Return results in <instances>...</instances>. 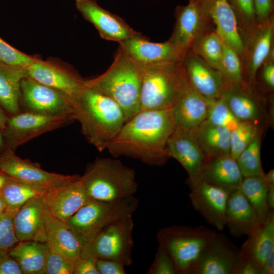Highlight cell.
<instances>
[{
  "instance_id": "cell-1",
  "label": "cell",
  "mask_w": 274,
  "mask_h": 274,
  "mask_svg": "<svg viewBox=\"0 0 274 274\" xmlns=\"http://www.w3.org/2000/svg\"><path fill=\"white\" fill-rule=\"evenodd\" d=\"M175 128L172 108L140 111L125 122L106 150L114 158L126 156L162 166L170 158L167 143Z\"/></svg>"
},
{
  "instance_id": "cell-2",
  "label": "cell",
  "mask_w": 274,
  "mask_h": 274,
  "mask_svg": "<svg viewBox=\"0 0 274 274\" xmlns=\"http://www.w3.org/2000/svg\"><path fill=\"white\" fill-rule=\"evenodd\" d=\"M72 102L75 120L80 123L86 139L99 152L106 150L126 122L121 108L84 83Z\"/></svg>"
},
{
  "instance_id": "cell-3",
  "label": "cell",
  "mask_w": 274,
  "mask_h": 274,
  "mask_svg": "<svg viewBox=\"0 0 274 274\" xmlns=\"http://www.w3.org/2000/svg\"><path fill=\"white\" fill-rule=\"evenodd\" d=\"M144 65L135 61L120 47L103 74L84 85L109 96L122 109L126 121L140 111V95Z\"/></svg>"
},
{
  "instance_id": "cell-4",
  "label": "cell",
  "mask_w": 274,
  "mask_h": 274,
  "mask_svg": "<svg viewBox=\"0 0 274 274\" xmlns=\"http://www.w3.org/2000/svg\"><path fill=\"white\" fill-rule=\"evenodd\" d=\"M80 180L91 199L102 201L132 196L138 187L134 169L109 157L97 158L88 164Z\"/></svg>"
},
{
  "instance_id": "cell-5",
  "label": "cell",
  "mask_w": 274,
  "mask_h": 274,
  "mask_svg": "<svg viewBox=\"0 0 274 274\" xmlns=\"http://www.w3.org/2000/svg\"><path fill=\"white\" fill-rule=\"evenodd\" d=\"M188 85L182 61L144 66L140 111L171 108Z\"/></svg>"
},
{
  "instance_id": "cell-6",
  "label": "cell",
  "mask_w": 274,
  "mask_h": 274,
  "mask_svg": "<svg viewBox=\"0 0 274 274\" xmlns=\"http://www.w3.org/2000/svg\"><path fill=\"white\" fill-rule=\"evenodd\" d=\"M217 232L204 226L173 225L157 233L159 245L172 258L178 274H192L198 259Z\"/></svg>"
},
{
  "instance_id": "cell-7",
  "label": "cell",
  "mask_w": 274,
  "mask_h": 274,
  "mask_svg": "<svg viewBox=\"0 0 274 274\" xmlns=\"http://www.w3.org/2000/svg\"><path fill=\"white\" fill-rule=\"evenodd\" d=\"M138 205L139 200L133 195L114 201L91 199L65 222L83 245L110 224L132 215Z\"/></svg>"
},
{
  "instance_id": "cell-8",
  "label": "cell",
  "mask_w": 274,
  "mask_h": 274,
  "mask_svg": "<svg viewBox=\"0 0 274 274\" xmlns=\"http://www.w3.org/2000/svg\"><path fill=\"white\" fill-rule=\"evenodd\" d=\"M132 216H124L110 224L83 246L96 259L116 261L125 266L130 265L134 244Z\"/></svg>"
},
{
  "instance_id": "cell-9",
  "label": "cell",
  "mask_w": 274,
  "mask_h": 274,
  "mask_svg": "<svg viewBox=\"0 0 274 274\" xmlns=\"http://www.w3.org/2000/svg\"><path fill=\"white\" fill-rule=\"evenodd\" d=\"M74 115L53 116L26 111L9 116L2 132L7 149H16L45 133L63 127L75 121Z\"/></svg>"
},
{
  "instance_id": "cell-10",
  "label": "cell",
  "mask_w": 274,
  "mask_h": 274,
  "mask_svg": "<svg viewBox=\"0 0 274 274\" xmlns=\"http://www.w3.org/2000/svg\"><path fill=\"white\" fill-rule=\"evenodd\" d=\"M0 170L14 180L44 189L64 185L80 178L77 175L47 172L38 163L22 159L8 149L0 154Z\"/></svg>"
},
{
  "instance_id": "cell-11",
  "label": "cell",
  "mask_w": 274,
  "mask_h": 274,
  "mask_svg": "<svg viewBox=\"0 0 274 274\" xmlns=\"http://www.w3.org/2000/svg\"><path fill=\"white\" fill-rule=\"evenodd\" d=\"M21 91L26 111L53 116L74 115L70 97L28 76L21 81Z\"/></svg>"
},
{
  "instance_id": "cell-12",
  "label": "cell",
  "mask_w": 274,
  "mask_h": 274,
  "mask_svg": "<svg viewBox=\"0 0 274 274\" xmlns=\"http://www.w3.org/2000/svg\"><path fill=\"white\" fill-rule=\"evenodd\" d=\"M176 22L168 41L186 52L193 43L212 29V22L201 2H189L175 10Z\"/></svg>"
},
{
  "instance_id": "cell-13",
  "label": "cell",
  "mask_w": 274,
  "mask_h": 274,
  "mask_svg": "<svg viewBox=\"0 0 274 274\" xmlns=\"http://www.w3.org/2000/svg\"><path fill=\"white\" fill-rule=\"evenodd\" d=\"M168 155L177 160L188 175L189 187L201 181L208 158L204 155L190 131L176 127L167 143Z\"/></svg>"
},
{
  "instance_id": "cell-14",
  "label": "cell",
  "mask_w": 274,
  "mask_h": 274,
  "mask_svg": "<svg viewBox=\"0 0 274 274\" xmlns=\"http://www.w3.org/2000/svg\"><path fill=\"white\" fill-rule=\"evenodd\" d=\"M119 44L130 58L144 66L181 62L187 52L168 40L152 42L141 33Z\"/></svg>"
},
{
  "instance_id": "cell-15",
  "label": "cell",
  "mask_w": 274,
  "mask_h": 274,
  "mask_svg": "<svg viewBox=\"0 0 274 274\" xmlns=\"http://www.w3.org/2000/svg\"><path fill=\"white\" fill-rule=\"evenodd\" d=\"M76 7L101 38L119 43L140 35L122 18L99 6L95 0H75Z\"/></svg>"
},
{
  "instance_id": "cell-16",
  "label": "cell",
  "mask_w": 274,
  "mask_h": 274,
  "mask_svg": "<svg viewBox=\"0 0 274 274\" xmlns=\"http://www.w3.org/2000/svg\"><path fill=\"white\" fill-rule=\"evenodd\" d=\"M189 199L194 209L211 225L219 231L226 226V208L229 194L201 181L190 187Z\"/></svg>"
},
{
  "instance_id": "cell-17",
  "label": "cell",
  "mask_w": 274,
  "mask_h": 274,
  "mask_svg": "<svg viewBox=\"0 0 274 274\" xmlns=\"http://www.w3.org/2000/svg\"><path fill=\"white\" fill-rule=\"evenodd\" d=\"M182 66L189 84L208 99L221 96L225 82L221 73L191 50L186 53Z\"/></svg>"
},
{
  "instance_id": "cell-18",
  "label": "cell",
  "mask_w": 274,
  "mask_h": 274,
  "mask_svg": "<svg viewBox=\"0 0 274 274\" xmlns=\"http://www.w3.org/2000/svg\"><path fill=\"white\" fill-rule=\"evenodd\" d=\"M239 250L225 235L217 233L202 253L192 274H233Z\"/></svg>"
},
{
  "instance_id": "cell-19",
  "label": "cell",
  "mask_w": 274,
  "mask_h": 274,
  "mask_svg": "<svg viewBox=\"0 0 274 274\" xmlns=\"http://www.w3.org/2000/svg\"><path fill=\"white\" fill-rule=\"evenodd\" d=\"M202 3L223 43L235 50L243 59L246 44L235 12L228 0H203Z\"/></svg>"
},
{
  "instance_id": "cell-20",
  "label": "cell",
  "mask_w": 274,
  "mask_h": 274,
  "mask_svg": "<svg viewBox=\"0 0 274 274\" xmlns=\"http://www.w3.org/2000/svg\"><path fill=\"white\" fill-rule=\"evenodd\" d=\"M42 197L49 212L64 222L91 199L80 178L65 185L47 189Z\"/></svg>"
},
{
  "instance_id": "cell-21",
  "label": "cell",
  "mask_w": 274,
  "mask_h": 274,
  "mask_svg": "<svg viewBox=\"0 0 274 274\" xmlns=\"http://www.w3.org/2000/svg\"><path fill=\"white\" fill-rule=\"evenodd\" d=\"M221 97L239 121L260 124L264 117L261 101L253 92L252 86L246 83H225Z\"/></svg>"
},
{
  "instance_id": "cell-22",
  "label": "cell",
  "mask_w": 274,
  "mask_h": 274,
  "mask_svg": "<svg viewBox=\"0 0 274 274\" xmlns=\"http://www.w3.org/2000/svg\"><path fill=\"white\" fill-rule=\"evenodd\" d=\"M273 35L274 22L271 17L258 24L248 41V47H246L244 56V58H247L244 81L250 86L255 82L257 73L260 67L271 55Z\"/></svg>"
},
{
  "instance_id": "cell-23",
  "label": "cell",
  "mask_w": 274,
  "mask_h": 274,
  "mask_svg": "<svg viewBox=\"0 0 274 274\" xmlns=\"http://www.w3.org/2000/svg\"><path fill=\"white\" fill-rule=\"evenodd\" d=\"M43 207L42 196H37L26 201L15 214L13 224L19 241L46 242Z\"/></svg>"
},
{
  "instance_id": "cell-24",
  "label": "cell",
  "mask_w": 274,
  "mask_h": 274,
  "mask_svg": "<svg viewBox=\"0 0 274 274\" xmlns=\"http://www.w3.org/2000/svg\"><path fill=\"white\" fill-rule=\"evenodd\" d=\"M226 214V226L234 237L248 235L264 221L239 189L229 195Z\"/></svg>"
},
{
  "instance_id": "cell-25",
  "label": "cell",
  "mask_w": 274,
  "mask_h": 274,
  "mask_svg": "<svg viewBox=\"0 0 274 274\" xmlns=\"http://www.w3.org/2000/svg\"><path fill=\"white\" fill-rule=\"evenodd\" d=\"M247 236L239 250V257L253 262L261 268L274 252L273 210H270L264 221Z\"/></svg>"
},
{
  "instance_id": "cell-26",
  "label": "cell",
  "mask_w": 274,
  "mask_h": 274,
  "mask_svg": "<svg viewBox=\"0 0 274 274\" xmlns=\"http://www.w3.org/2000/svg\"><path fill=\"white\" fill-rule=\"evenodd\" d=\"M208 99L189 84L172 107L176 127L191 131L207 119Z\"/></svg>"
},
{
  "instance_id": "cell-27",
  "label": "cell",
  "mask_w": 274,
  "mask_h": 274,
  "mask_svg": "<svg viewBox=\"0 0 274 274\" xmlns=\"http://www.w3.org/2000/svg\"><path fill=\"white\" fill-rule=\"evenodd\" d=\"M43 217L46 244L52 251L74 259L80 255L83 244L67 223L52 215L44 203Z\"/></svg>"
},
{
  "instance_id": "cell-28",
  "label": "cell",
  "mask_w": 274,
  "mask_h": 274,
  "mask_svg": "<svg viewBox=\"0 0 274 274\" xmlns=\"http://www.w3.org/2000/svg\"><path fill=\"white\" fill-rule=\"evenodd\" d=\"M243 178L236 160L229 155L208 158L201 181L223 190L229 195L239 189Z\"/></svg>"
},
{
  "instance_id": "cell-29",
  "label": "cell",
  "mask_w": 274,
  "mask_h": 274,
  "mask_svg": "<svg viewBox=\"0 0 274 274\" xmlns=\"http://www.w3.org/2000/svg\"><path fill=\"white\" fill-rule=\"evenodd\" d=\"M28 76L37 82L58 90L72 99L84 86V81L73 74L37 60L27 67Z\"/></svg>"
},
{
  "instance_id": "cell-30",
  "label": "cell",
  "mask_w": 274,
  "mask_h": 274,
  "mask_svg": "<svg viewBox=\"0 0 274 274\" xmlns=\"http://www.w3.org/2000/svg\"><path fill=\"white\" fill-rule=\"evenodd\" d=\"M27 76V68L0 62V105L8 116L21 112V82Z\"/></svg>"
},
{
  "instance_id": "cell-31",
  "label": "cell",
  "mask_w": 274,
  "mask_h": 274,
  "mask_svg": "<svg viewBox=\"0 0 274 274\" xmlns=\"http://www.w3.org/2000/svg\"><path fill=\"white\" fill-rule=\"evenodd\" d=\"M230 131L206 120L190 131L204 155L211 158L230 155Z\"/></svg>"
},
{
  "instance_id": "cell-32",
  "label": "cell",
  "mask_w": 274,
  "mask_h": 274,
  "mask_svg": "<svg viewBox=\"0 0 274 274\" xmlns=\"http://www.w3.org/2000/svg\"><path fill=\"white\" fill-rule=\"evenodd\" d=\"M48 249L46 243L19 241L9 252L18 264L23 274H44Z\"/></svg>"
},
{
  "instance_id": "cell-33",
  "label": "cell",
  "mask_w": 274,
  "mask_h": 274,
  "mask_svg": "<svg viewBox=\"0 0 274 274\" xmlns=\"http://www.w3.org/2000/svg\"><path fill=\"white\" fill-rule=\"evenodd\" d=\"M47 189L34 187L14 180L10 178L0 189V195L7 210L16 213L26 201L43 196Z\"/></svg>"
},
{
  "instance_id": "cell-34",
  "label": "cell",
  "mask_w": 274,
  "mask_h": 274,
  "mask_svg": "<svg viewBox=\"0 0 274 274\" xmlns=\"http://www.w3.org/2000/svg\"><path fill=\"white\" fill-rule=\"evenodd\" d=\"M264 175L244 177L239 188L262 221L271 210L267 202L268 184Z\"/></svg>"
},
{
  "instance_id": "cell-35",
  "label": "cell",
  "mask_w": 274,
  "mask_h": 274,
  "mask_svg": "<svg viewBox=\"0 0 274 274\" xmlns=\"http://www.w3.org/2000/svg\"><path fill=\"white\" fill-rule=\"evenodd\" d=\"M223 47L224 43L215 29H211L199 37L189 49L212 67L219 70Z\"/></svg>"
},
{
  "instance_id": "cell-36",
  "label": "cell",
  "mask_w": 274,
  "mask_h": 274,
  "mask_svg": "<svg viewBox=\"0 0 274 274\" xmlns=\"http://www.w3.org/2000/svg\"><path fill=\"white\" fill-rule=\"evenodd\" d=\"M260 124L252 121H240L230 131V155L235 159L256 138L260 135Z\"/></svg>"
},
{
  "instance_id": "cell-37",
  "label": "cell",
  "mask_w": 274,
  "mask_h": 274,
  "mask_svg": "<svg viewBox=\"0 0 274 274\" xmlns=\"http://www.w3.org/2000/svg\"><path fill=\"white\" fill-rule=\"evenodd\" d=\"M260 137L256 138L236 158L243 177L265 174L261 163Z\"/></svg>"
},
{
  "instance_id": "cell-38",
  "label": "cell",
  "mask_w": 274,
  "mask_h": 274,
  "mask_svg": "<svg viewBox=\"0 0 274 274\" xmlns=\"http://www.w3.org/2000/svg\"><path fill=\"white\" fill-rule=\"evenodd\" d=\"M228 1L235 12L241 35L248 41L258 26L254 0Z\"/></svg>"
},
{
  "instance_id": "cell-39",
  "label": "cell",
  "mask_w": 274,
  "mask_h": 274,
  "mask_svg": "<svg viewBox=\"0 0 274 274\" xmlns=\"http://www.w3.org/2000/svg\"><path fill=\"white\" fill-rule=\"evenodd\" d=\"M219 70L225 83H246L241 56L225 44Z\"/></svg>"
},
{
  "instance_id": "cell-40",
  "label": "cell",
  "mask_w": 274,
  "mask_h": 274,
  "mask_svg": "<svg viewBox=\"0 0 274 274\" xmlns=\"http://www.w3.org/2000/svg\"><path fill=\"white\" fill-rule=\"evenodd\" d=\"M208 100L206 120L209 122L214 125L226 127L231 130L240 122L221 96Z\"/></svg>"
},
{
  "instance_id": "cell-41",
  "label": "cell",
  "mask_w": 274,
  "mask_h": 274,
  "mask_svg": "<svg viewBox=\"0 0 274 274\" xmlns=\"http://www.w3.org/2000/svg\"><path fill=\"white\" fill-rule=\"evenodd\" d=\"M76 259L49 249L46 258L44 274H74Z\"/></svg>"
},
{
  "instance_id": "cell-42",
  "label": "cell",
  "mask_w": 274,
  "mask_h": 274,
  "mask_svg": "<svg viewBox=\"0 0 274 274\" xmlns=\"http://www.w3.org/2000/svg\"><path fill=\"white\" fill-rule=\"evenodd\" d=\"M37 60L15 49L0 38V62L27 68Z\"/></svg>"
},
{
  "instance_id": "cell-43",
  "label": "cell",
  "mask_w": 274,
  "mask_h": 274,
  "mask_svg": "<svg viewBox=\"0 0 274 274\" xmlns=\"http://www.w3.org/2000/svg\"><path fill=\"white\" fill-rule=\"evenodd\" d=\"M15 214L6 210L0 216V250H9L19 242L13 224Z\"/></svg>"
},
{
  "instance_id": "cell-44",
  "label": "cell",
  "mask_w": 274,
  "mask_h": 274,
  "mask_svg": "<svg viewBox=\"0 0 274 274\" xmlns=\"http://www.w3.org/2000/svg\"><path fill=\"white\" fill-rule=\"evenodd\" d=\"M149 274H177L172 258L162 246L159 245L154 260L149 268Z\"/></svg>"
},
{
  "instance_id": "cell-45",
  "label": "cell",
  "mask_w": 274,
  "mask_h": 274,
  "mask_svg": "<svg viewBox=\"0 0 274 274\" xmlns=\"http://www.w3.org/2000/svg\"><path fill=\"white\" fill-rule=\"evenodd\" d=\"M96 259L83 246L79 256L75 261L74 274H99L96 268Z\"/></svg>"
},
{
  "instance_id": "cell-46",
  "label": "cell",
  "mask_w": 274,
  "mask_h": 274,
  "mask_svg": "<svg viewBox=\"0 0 274 274\" xmlns=\"http://www.w3.org/2000/svg\"><path fill=\"white\" fill-rule=\"evenodd\" d=\"M0 274H23L9 250H0Z\"/></svg>"
},
{
  "instance_id": "cell-47",
  "label": "cell",
  "mask_w": 274,
  "mask_h": 274,
  "mask_svg": "<svg viewBox=\"0 0 274 274\" xmlns=\"http://www.w3.org/2000/svg\"><path fill=\"white\" fill-rule=\"evenodd\" d=\"M97 269L99 274H125V266L121 263L112 260L97 259Z\"/></svg>"
},
{
  "instance_id": "cell-48",
  "label": "cell",
  "mask_w": 274,
  "mask_h": 274,
  "mask_svg": "<svg viewBox=\"0 0 274 274\" xmlns=\"http://www.w3.org/2000/svg\"><path fill=\"white\" fill-rule=\"evenodd\" d=\"M256 18L258 24L272 17L273 0H254Z\"/></svg>"
},
{
  "instance_id": "cell-49",
  "label": "cell",
  "mask_w": 274,
  "mask_h": 274,
  "mask_svg": "<svg viewBox=\"0 0 274 274\" xmlns=\"http://www.w3.org/2000/svg\"><path fill=\"white\" fill-rule=\"evenodd\" d=\"M260 268L253 262L238 257L233 274H260Z\"/></svg>"
},
{
  "instance_id": "cell-50",
  "label": "cell",
  "mask_w": 274,
  "mask_h": 274,
  "mask_svg": "<svg viewBox=\"0 0 274 274\" xmlns=\"http://www.w3.org/2000/svg\"><path fill=\"white\" fill-rule=\"evenodd\" d=\"M262 77L268 88L273 90L274 88V64L272 59H268L263 64Z\"/></svg>"
},
{
  "instance_id": "cell-51",
  "label": "cell",
  "mask_w": 274,
  "mask_h": 274,
  "mask_svg": "<svg viewBox=\"0 0 274 274\" xmlns=\"http://www.w3.org/2000/svg\"><path fill=\"white\" fill-rule=\"evenodd\" d=\"M274 273V252L268 257L263 266L261 267L260 274Z\"/></svg>"
},
{
  "instance_id": "cell-52",
  "label": "cell",
  "mask_w": 274,
  "mask_h": 274,
  "mask_svg": "<svg viewBox=\"0 0 274 274\" xmlns=\"http://www.w3.org/2000/svg\"><path fill=\"white\" fill-rule=\"evenodd\" d=\"M267 202L270 209H274V183L268 184Z\"/></svg>"
},
{
  "instance_id": "cell-53",
  "label": "cell",
  "mask_w": 274,
  "mask_h": 274,
  "mask_svg": "<svg viewBox=\"0 0 274 274\" xmlns=\"http://www.w3.org/2000/svg\"><path fill=\"white\" fill-rule=\"evenodd\" d=\"M9 116L0 105V128L3 130L6 125Z\"/></svg>"
},
{
  "instance_id": "cell-54",
  "label": "cell",
  "mask_w": 274,
  "mask_h": 274,
  "mask_svg": "<svg viewBox=\"0 0 274 274\" xmlns=\"http://www.w3.org/2000/svg\"><path fill=\"white\" fill-rule=\"evenodd\" d=\"M7 149L6 143L2 130L0 128V154L3 153Z\"/></svg>"
},
{
  "instance_id": "cell-55",
  "label": "cell",
  "mask_w": 274,
  "mask_h": 274,
  "mask_svg": "<svg viewBox=\"0 0 274 274\" xmlns=\"http://www.w3.org/2000/svg\"><path fill=\"white\" fill-rule=\"evenodd\" d=\"M264 178L267 184L274 183L273 169H271L267 174H264Z\"/></svg>"
},
{
  "instance_id": "cell-56",
  "label": "cell",
  "mask_w": 274,
  "mask_h": 274,
  "mask_svg": "<svg viewBox=\"0 0 274 274\" xmlns=\"http://www.w3.org/2000/svg\"><path fill=\"white\" fill-rule=\"evenodd\" d=\"M10 178L0 170V189L4 185Z\"/></svg>"
},
{
  "instance_id": "cell-57",
  "label": "cell",
  "mask_w": 274,
  "mask_h": 274,
  "mask_svg": "<svg viewBox=\"0 0 274 274\" xmlns=\"http://www.w3.org/2000/svg\"><path fill=\"white\" fill-rule=\"evenodd\" d=\"M7 208L4 201L0 195V216L6 211Z\"/></svg>"
},
{
  "instance_id": "cell-58",
  "label": "cell",
  "mask_w": 274,
  "mask_h": 274,
  "mask_svg": "<svg viewBox=\"0 0 274 274\" xmlns=\"http://www.w3.org/2000/svg\"><path fill=\"white\" fill-rule=\"evenodd\" d=\"M203 0H189V2H201Z\"/></svg>"
}]
</instances>
